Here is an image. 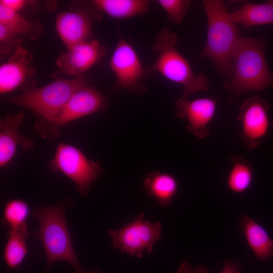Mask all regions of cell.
<instances>
[{"label":"cell","instance_id":"cell-1","mask_svg":"<svg viewBox=\"0 0 273 273\" xmlns=\"http://www.w3.org/2000/svg\"><path fill=\"white\" fill-rule=\"evenodd\" d=\"M265 51V43L262 38H240L232 55V77L224 84L230 93L231 101H235L245 91L260 90L273 85Z\"/></svg>","mask_w":273,"mask_h":273},{"label":"cell","instance_id":"cell-2","mask_svg":"<svg viewBox=\"0 0 273 273\" xmlns=\"http://www.w3.org/2000/svg\"><path fill=\"white\" fill-rule=\"evenodd\" d=\"M202 3L207 20V33L201 56L211 60L219 72L226 77L224 85L231 80L232 55L241 37L223 1L204 0Z\"/></svg>","mask_w":273,"mask_h":273},{"label":"cell","instance_id":"cell-3","mask_svg":"<svg viewBox=\"0 0 273 273\" xmlns=\"http://www.w3.org/2000/svg\"><path fill=\"white\" fill-rule=\"evenodd\" d=\"M176 33L166 26L157 33L152 44V50L157 53V57L150 67L153 73L157 72L167 80L183 87V97L188 98L191 95L208 88V79L206 75H196L189 62L177 49Z\"/></svg>","mask_w":273,"mask_h":273},{"label":"cell","instance_id":"cell-4","mask_svg":"<svg viewBox=\"0 0 273 273\" xmlns=\"http://www.w3.org/2000/svg\"><path fill=\"white\" fill-rule=\"evenodd\" d=\"M32 214L39 221L38 237L42 244L47 266L58 261L70 264L80 273L81 267L73 248L62 203L42 206L34 209Z\"/></svg>","mask_w":273,"mask_h":273},{"label":"cell","instance_id":"cell-5","mask_svg":"<svg viewBox=\"0 0 273 273\" xmlns=\"http://www.w3.org/2000/svg\"><path fill=\"white\" fill-rule=\"evenodd\" d=\"M86 83L83 75L72 79L59 78L44 86L8 97L6 101L32 110L37 116L36 121H49L57 116L75 92L87 85Z\"/></svg>","mask_w":273,"mask_h":273},{"label":"cell","instance_id":"cell-6","mask_svg":"<svg viewBox=\"0 0 273 273\" xmlns=\"http://www.w3.org/2000/svg\"><path fill=\"white\" fill-rule=\"evenodd\" d=\"M107 98L96 88L87 85L75 92L57 116L49 121H36L35 129L43 138L53 140L66 125L78 119L104 111Z\"/></svg>","mask_w":273,"mask_h":273},{"label":"cell","instance_id":"cell-7","mask_svg":"<svg viewBox=\"0 0 273 273\" xmlns=\"http://www.w3.org/2000/svg\"><path fill=\"white\" fill-rule=\"evenodd\" d=\"M50 168L64 174L75 185L77 191L86 196L92 186L103 171L98 162L88 159L76 147L60 142L50 162Z\"/></svg>","mask_w":273,"mask_h":273},{"label":"cell","instance_id":"cell-8","mask_svg":"<svg viewBox=\"0 0 273 273\" xmlns=\"http://www.w3.org/2000/svg\"><path fill=\"white\" fill-rule=\"evenodd\" d=\"M109 67L116 81L113 90H124L135 95L147 91L142 81L153 73L150 68H145L133 46L120 36L110 58Z\"/></svg>","mask_w":273,"mask_h":273},{"label":"cell","instance_id":"cell-9","mask_svg":"<svg viewBox=\"0 0 273 273\" xmlns=\"http://www.w3.org/2000/svg\"><path fill=\"white\" fill-rule=\"evenodd\" d=\"M112 246L131 256L142 258L145 251L150 253L153 246L162 236V224L145 219L141 213L132 221L117 230H108Z\"/></svg>","mask_w":273,"mask_h":273},{"label":"cell","instance_id":"cell-10","mask_svg":"<svg viewBox=\"0 0 273 273\" xmlns=\"http://www.w3.org/2000/svg\"><path fill=\"white\" fill-rule=\"evenodd\" d=\"M102 14L93 3L92 6L87 8L70 9L58 13L56 29L66 48L91 40L93 23L95 20H101Z\"/></svg>","mask_w":273,"mask_h":273},{"label":"cell","instance_id":"cell-11","mask_svg":"<svg viewBox=\"0 0 273 273\" xmlns=\"http://www.w3.org/2000/svg\"><path fill=\"white\" fill-rule=\"evenodd\" d=\"M269 108L266 100L256 96L247 99L241 106L238 116L241 138L250 150L255 149L269 131Z\"/></svg>","mask_w":273,"mask_h":273},{"label":"cell","instance_id":"cell-12","mask_svg":"<svg viewBox=\"0 0 273 273\" xmlns=\"http://www.w3.org/2000/svg\"><path fill=\"white\" fill-rule=\"evenodd\" d=\"M174 105L176 116L186 120L189 133L200 139L209 135V125L216 113V100L206 97L190 100L182 97L176 100Z\"/></svg>","mask_w":273,"mask_h":273},{"label":"cell","instance_id":"cell-13","mask_svg":"<svg viewBox=\"0 0 273 273\" xmlns=\"http://www.w3.org/2000/svg\"><path fill=\"white\" fill-rule=\"evenodd\" d=\"M67 49L58 56L56 65L62 72L74 77L83 75L107 53L106 47L96 39L82 41Z\"/></svg>","mask_w":273,"mask_h":273},{"label":"cell","instance_id":"cell-14","mask_svg":"<svg viewBox=\"0 0 273 273\" xmlns=\"http://www.w3.org/2000/svg\"><path fill=\"white\" fill-rule=\"evenodd\" d=\"M24 119L23 113L6 115L0 120V167L7 166L13 160L20 146L25 150L32 149L34 142L22 135L19 129Z\"/></svg>","mask_w":273,"mask_h":273},{"label":"cell","instance_id":"cell-15","mask_svg":"<svg viewBox=\"0 0 273 273\" xmlns=\"http://www.w3.org/2000/svg\"><path fill=\"white\" fill-rule=\"evenodd\" d=\"M32 55L22 46L0 66V93H11L22 87L31 75Z\"/></svg>","mask_w":273,"mask_h":273},{"label":"cell","instance_id":"cell-16","mask_svg":"<svg viewBox=\"0 0 273 273\" xmlns=\"http://www.w3.org/2000/svg\"><path fill=\"white\" fill-rule=\"evenodd\" d=\"M143 186L147 194L163 207L172 203L178 189V181L173 174L159 170L146 174Z\"/></svg>","mask_w":273,"mask_h":273},{"label":"cell","instance_id":"cell-17","mask_svg":"<svg viewBox=\"0 0 273 273\" xmlns=\"http://www.w3.org/2000/svg\"><path fill=\"white\" fill-rule=\"evenodd\" d=\"M240 226L247 243L257 259L266 261L273 257V241L265 230L245 214L240 219Z\"/></svg>","mask_w":273,"mask_h":273},{"label":"cell","instance_id":"cell-18","mask_svg":"<svg viewBox=\"0 0 273 273\" xmlns=\"http://www.w3.org/2000/svg\"><path fill=\"white\" fill-rule=\"evenodd\" d=\"M92 2L102 13L119 20L147 13L151 3L148 0H94Z\"/></svg>","mask_w":273,"mask_h":273},{"label":"cell","instance_id":"cell-19","mask_svg":"<svg viewBox=\"0 0 273 273\" xmlns=\"http://www.w3.org/2000/svg\"><path fill=\"white\" fill-rule=\"evenodd\" d=\"M232 20L245 28L273 24V1L262 4L243 3L240 8L230 13Z\"/></svg>","mask_w":273,"mask_h":273},{"label":"cell","instance_id":"cell-20","mask_svg":"<svg viewBox=\"0 0 273 273\" xmlns=\"http://www.w3.org/2000/svg\"><path fill=\"white\" fill-rule=\"evenodd\" d=\"M230 163L231 168L226 177V187L233 193L243 194L252 185L253 167L248 161L238 154L232 157Z\"/></svg>","mask_w":273,"mask_h":273},{"label":"cell","instance_id":"cell-21","mask_svg":"<svg viewBox=\"0 0 273 273\" xmlns=\"http://www.w3.org/2000/svg\"><path fill=\"white\" fill-rule=\"evenodd\" d=\"M0 25H2L18 35L26 36L30 39H37L42 31L40 22L27 20L19 13L0 5Z\"/></svg>","mask_w":273,"mask_h":273},{"label":"cell","instance_id":"cell-22","mask_svg":"<svg viewBox=\"0 0 273 273\" xmlns=\"http://www.w3.org/2000/svg\"><path fill=\"white\" fill-rule=\"evenodd\" d=\"M4 251V259L7 266L12 269L20 266L28 253L26 239L28 230L9 229Z\"/></svg>","mask_w":273,"mask_h":273},{"label":"cell","instance_id":"cell-23","mask_svg":"<svg viewBox=\"0 0 273 273\" xmlns=\"http://www.w3.org/2000/svg\"><path fill=\"white\" fill-rule=\"evenodd\" d=\"M28 204L19 199L8 201L4 208L2 223L14 230H28L27 220L29 214Z\"/></svg>","mask_w":273,"mask_h":273},{"label":"cell","instance_id":"cell-24","mask_svg":"<svg viewBox=\"0 0 273 273\" xmlns=\"http://www.w3.org/2000/svg\"><path fill=\"white\" fill-rule=\"evenodd\" d=\"M167 13L169 21L180 24L188 13L191 1L187 0H157L155 1Z\"/></svg>","mask_w":273,"mask_h":273},{"label":"cell","instance_id":"cell-25","mask_svg":"<svg viewBox=\"0 0 273 273\" xmlns=\"http://www.w3.org/2000/svg\"><path fill=\"white\" fill-rule=\"evenodd\" d=\"M22 40L20 35L0 25V51L1 54L12 55L20 47Z\"/></svg>","mask_w":273,"mask_h":273},{"label":"cell","instance_id":"cell-26","mask_svg":"<svg viewBox=\"0 0 273 273\" xmlns=\"http://www.w3.org/2000/svg\"><path fill=\"white\" fill-rule=\"evenodd\" d=\"M209 270L208 267L200 265L194 268L192 265L186 261L180 263L176 273H209Z\"/></svg>","mask_w":273,"mask_h":273},{"label":"cell","instance_id":"cell-27","mask_svg":"<svg viewBox=\"0 0 273 273\" xmlns=\"http://www.w3.org/2000/svg\"><path fill=\"white\" fill-rule=\"evenodd\" d=\"M28 3V1L24 0L0 1V5H2L13 11L18 13L24 9Z\"/></svg>","mask_w":273,"mask_h":273},{"label":"cell","instance_id":"cell-28","mask_svg":"<svg viewBox=\"0 0 273 273\" xmlns=\"http://www.w3.org/2000/svg\"><path fill=\"white\" fill-rule=\"evenodd\" d=\"M243 269L236 259H228L223 262V267L220 273H242Z\"/></svg>","mask_w":273,"mask_h":273},{"label":"cell","instance_id":"cell-29","mask_svg":"<svg viewBox=\"0 0 273 273\" xmlns=\"http://www.w3.org/2000/svg\"><path fill=\"white\" fill-rule=\"evenodd\" d=\"M80 273H88V272H85L84 270H83L81 271Z\"/></svg>","mask_w":273,"mask_h":273}]
</instances>
